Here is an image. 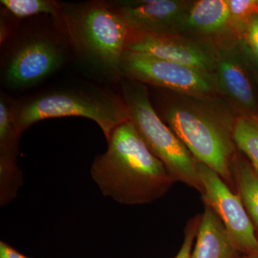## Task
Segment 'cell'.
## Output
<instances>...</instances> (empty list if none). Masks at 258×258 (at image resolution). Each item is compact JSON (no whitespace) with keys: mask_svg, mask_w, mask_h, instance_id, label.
I'll return each mask as SVG.
<instances>
[{"mask_svg":"<svg viewBox=\"0 0 258 258\" xmlns=\"http://www.w3.org/2000/svg\"><path fill=\"white\" fill-rule=\"evenodd\" d=\"M242 41V48L258 87V13L252 15Z\"/></svg>","mask_w":258,"mask_h":258,"instance_id":"d6986e66","label":"cell"},{"mask_svg":"<svg viewBox=\"0 0 258 258\" xmlns=\"http://www.w3.org/2000/svg\"><path fill=\"white\" fill-rule=\"evenodd\" d=\"M17 125L21 133L40 120L79 116L96 122L106 140L128 120L121 95L101 88H62L15 103Z\"/></svg>","mask_w":258,"mask_h":258,"instance_id":"277c9868","label":"cell"},{"mask_svg":"<svg viewBox=\"0 0 258 258\" xmlns=\"http://www.w3.org/2000/svg\"><path fill=\"white\" fill-rule=\"evenodd\" d=\"M228 0H194L180 35L216 46L232 37Z\"/></svg>","mask_w":258,"mask_h":258,"instance_id":"4fadbf2b","label":"cell"},{"mask_svg":"<svg viewBox=\"0 0 258 258\" xmlns=\"http://www.w3.org/2000/svg\"><path fill=\"white\" fill-rule=\"evenodd\" d=\"M106 141V152L97 156L91 167L104 196L121 205H145L170 190L175 181L131 120L117 126Z\"/></svg>","mask_w":258,"mask_h":258,"instance_id":"7a4b0ae2","label":"cell"},{"mask_svg":"<svg viewBox=\"0 0 258 258\" xmlns=\"http://www.w3.org/2000/svg\"><path fill=\"white\" fill-rule=\"evenodd\" d=\"M154 108L197 161L216 171L231 188L237 149V115L220 96H195L157 88Z\"/></svg>","mask_w":258,"mask_h":258,"instance_id":"6da1fadb","label":"cell"},{"mask_svg":"<svg viewBox=\"0 0 258 258\" xmlns=\"http://www.w3.org/2000/svg\"><path fill=\"white\" fill-rule=\"evenodd\" d=\"M125 50L155 56L213 76L215 74L216 46L180 34L154 35L129 30Z\"/></svg>","mask_w":258,"mask_h":258,"instance_id":"30bf717a","label":"cell"},{"mask_svg":"<svg viewBox=\"0 0 258 258\" xmlns=\"http://www.w3.org/2000/svg\"><path fill=\"white\" fill-rule=\"evenodd\" d=\"M15 102L0 98V205H9L18 196L23 174L18 164L21 132L17 125Z\"/></svg>","mask_w":258,"mask_h":258,"instance_id":"7c38bea8","label":"cell"},{"mask_svg":"<svg viewBox=\"0 0 258 258\" xmlns=\"http://www.w3.org/2000/svg\"><path fill=\"white\" fill-rule=\"evenodd\" d=\"M249 258H258V253L254 254V255L249 256Z\"/></svg>","mask_w":258,"mask_h":258,"instance_id":"603a6c76","label":"cell"},{"mask_svg":"<svg viewBox=\"0 0 258 258\" xmlns=\"http://www.w3.org/2000/svg\"><path fill=\"white\" fill-rule=\"evenodd\" d=\"M237 195L253 224L258 237V173L238 150L232 164Z\"/></svg>","mask_w":258,"mask_h":258,"instance_id":"9a60e30c","label":"cell"},{"mask_svg":"<svg viewBox=\"0 0 258 258\" xmlns=\"http://www.w3.org/2000/svg\"><path fill=\"white\" fill-rule=\"evenodd\" d=\"M240 254L220 217L205 205L191 258H236Z\"/></svg>","mask_w":258,"mask_h":258,"instance_id":"5bb4252c","label":"cell"},{"mask_svg":"<svg viewBox=\"0 0 258 258\" xmlns=\"http://www.w3.org/2000/svg\"><path fill=\"white\" fill-rule=\"evenodd\" d=\"M120 74L122 79L173 92L195 96H220L212 75L148 54L125 50Z\"/></svg>","mask_w":258,"mask_h":258,"instance_id":"8992f818","label":"cell"},{"mask_svg":"<svg viewBox=\"0 0 258 258\" xmlns=\"http://www.w3.org/2000/svg\"><path fill=\"white\" fill-rule=\"evenodd\" d=\"M236 258H249V256L244 255V254H240V255L237 256Z\"/></svg>","mask_w":258,"mask_h":258,"instance_id":"7402d4cb","label":"cell"},{"mask_svg":"<svg viewBox=\"0 0 258 258\" xmlns=\"http://www.w3.org/2000/svg\"><path fill=\"white\" fill-rule=\"evenodd\" d=\"M130 31L154 35L181 33L192 0L106 1Z\"/></svg>","mask_w":258,"mask_h":258,"instance_id":"8fae6325","label":"cell"},{"mask_svg":"<svg viewBox=\"0 0 258 258\" xmlns=\"http://www.w3.org/2000/svg\"><path fill=\"white\" fill-rule=\"evenodd\" d=\"M229 27L233 38L242 40L249 20L258 13V0H228Z\"/></svg>","mask_w":258,"mask_h":258,"instance_id":"ac0fdd59","label":"cell"},{"mask_svg":"<svg viewBox=\"0 0 258 258\" xmlns=\"http://www.w3.org/2000/svg\"><path fill=\"white\" fill-rule=\"evenodd\" d=\"M0 258H31L22 254L5 241H0Z\"/></svg>","mask_w":258,"mask_h":258,"instance_id":"44dd1931","label":"cell"},{"mask_svg":"<svg viewBox=\"0 0 258 258\" xmlns=\"http://www.w3.org/2000/svg\"><path fill=\"white\" fill-rule=\"evenodd\" d=\"M214 79L217 92L237 116L258 118V87L242 41L229 39L216 45Z\"/></svg>","mask_w":258,"mask_h":258,"instance_id":"52a82bcc","label":"cell"},{"mask_svg":"<svg viewBox=\"0 0 258 258\" xmlns=\"http://www.w3.org/2000/svg\"><path fill=\"white\" fill-rule=\"evenodd\" d=\"M205 205L220 217L237 250L244 255L258 253V237L239 195L211 168L198 161Z\"/></svg>","mask_w":258,"mask_h":258,"instance_id":"ba28073f","label":"cell"},{"mask_svg":"<svg viewBox=\"0 0 258 258\" xmlns=\"http://www.w3.org/2000/svg\"><path fill=\"white\" fill-rule=\"evenodd\" d=\"M20 43L5 69V81L12 87H30L46 79L63 64V46L50 35L35 34Z\"/></svg>","mask_w":258,"mask_h":258,"instance_id":"9c48e42d","label":"cell"},{"mask_svg":"<svg viewBox=\"0 0 258 258\" xmlns=\"http://www.w3.org/2000/svg\"><path fill=\"white\" fill-rule=\"evenodd\" d=\"M202 220V215L191 217L186 223L184 229V237L181 248L174 258H191L194 242L196 239L199 227Z\"/></svg>","mask_w":258,"mask_h":258,"instance_id":"ffe728a7","label":"cell"},{"mask_svg":"<svg viewBox=\"0 0 258 258\" xmlns=\"http://www.w3.org/2000/svg\"><path fill=\"white\" fill-rule=\"evenodd\" d=\"M236 147L258 173V118L238 116L234 128Z\"/></svg>","mask_w":258,"mask_h":258,"instance_id":"2e32d148","label":"cell"},{"mask_svg":"<svg viewBox=\"0 0 258 258\" xmlns=\"http://www.w3.org/2000/svg\"><path fill=\"white\" fill-rule=\"evenodd\" d=\"M4 10L18 18H28L40 14H48L56 18L60 9V3L54 0H1Z\"/></svg>","mask_w":258,"mask_h":258,"instance_id":"e0dca14e","label":"cell"},{"mask_svg":"<svg viewBox=\"0 0 258 258\" xmlns=\"http://www.w3.org/2000/svg\"><path fill=\"white\" fill-rule=\"evenodd\" d=\"M121 80L120 95L128 119L149 150L162 162L175 182L184 183L202 194L198 161L158 115L147 86L133 80Z\"/></svg>","mask_w":258,"mask_h":258,"instance_id":"5b68a950","label":"cell"},{"mask_svg":"<svg viewBox=\"0 0 258 258\" xmlns=\"http://www.w3.org/2000/svg\"><path fill=\"white\" fill-rule=\"evenodd\" d=\"M82 58L112 80H121L120 63L128 29L106 1L60 3L55 18Z\"/></svg>","mask_w":258,"mask_h":258,"instance_id":"3957f363","label":"cell"}]
</instances>
